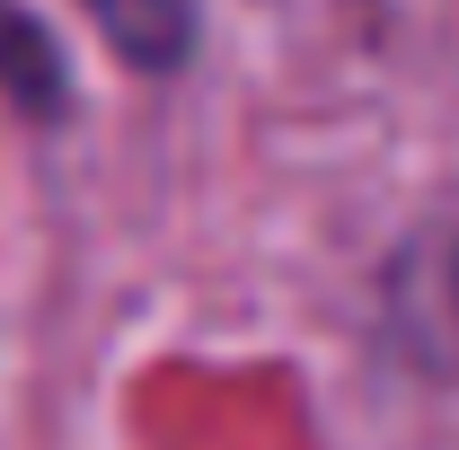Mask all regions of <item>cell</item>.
Segmentation results:
<instances>
[{
  "instance_id": "obj_1",
  "label": "cell",
  "mask_w": 459,
  "mask_h": 450,
  "mask_svg": "<svg viewBox=\"0 0 459 450\" xmlns=\"http://www.w3.org/2000/svg\"><path fill=\"white\" fill-rule=\"evenodd\" d=\"M80 9L98 18V36L115 54H133L142 71H169L186 54V36H195V0H80Z\"/></svg>"
}]
</instances>
